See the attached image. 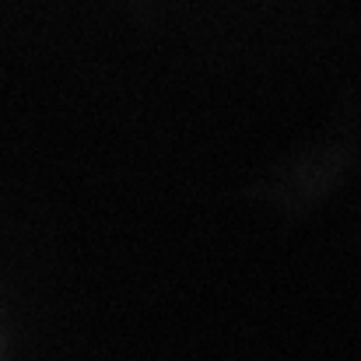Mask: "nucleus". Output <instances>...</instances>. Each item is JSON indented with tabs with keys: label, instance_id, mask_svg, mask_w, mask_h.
Instances as JSON below:
<instances>
[]
</instances>
